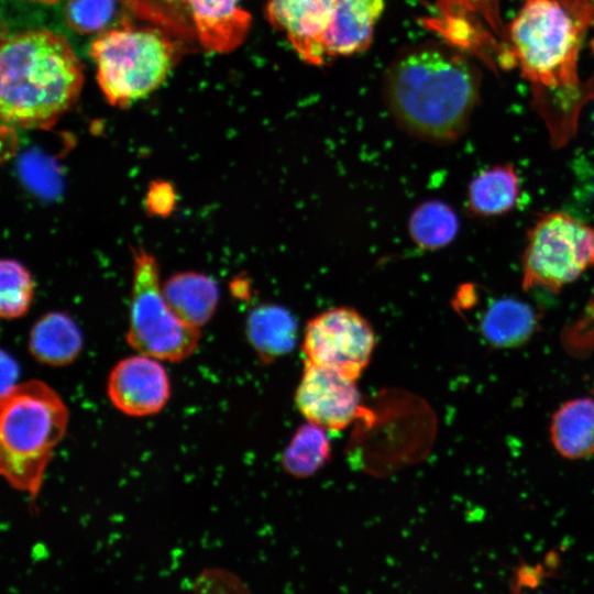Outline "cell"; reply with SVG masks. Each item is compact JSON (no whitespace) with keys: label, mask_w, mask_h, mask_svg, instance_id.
I'll list each match as a JSON object with an SVG mask.
<instances>
[{"label":"cell","mask_w":594,"mask_h":594,"mask_svg":"<svg viewBox=\"0 0 594 594\" xmlns=\"http://www.w3.org/2000/svg\"><path fill=\"white\" fill-rule=\"evenodd\" d=\"M330 443L322 427L307 422L293 436L282 457L285 471L306 477L319 470L328 460Z\"/></svg>","instance_id":"obj_21"},{"label":"cell","mask_w":594,"mask_h":594,"mask_svg":"<svg viewBox=\"0 0 594 594\" xmlns=\"http://www.w3.org/2000/svg\"><path fill=\"white\" fill-rule=\"evenodd\" d=\"M538 323V314L532 306L513 297H503L486 308L480 330L491 346L510 349L526 343Z\"/></svg>","instance_id":"obj_14"},{"label":"cell","mask_w":594,"mask_h":594,"mask_svg":"<svg viewBox=\"0 0 594 594\" xmlns=\"http://www.w3.org/2000/svg\"><path fill=\"white\" fill-rule=\"evenodd\" d=\"M114 0H68L65 13L68 25L81 34L102 31L114 14Z\"/></svg>","instance_id":"obj_23"},{"label":"cell","mask_w":594,"mask_h":594,"mask_svg":"<svg viewBox=\"0 0 594 594\" xmlns=\"http://www.w3.org/2000/svg\"><path fill=\"white\" fill-rule=\"evenodd\" d=\"M69 414L50 385L32 380L1 395L0 471L15 490L36 498Z\"/></svg>","instance_id":"obj_3"},{"label":"cell","mask_w":594,"mask_h":594,"mask_svg":"<svg viewBox=\"0 0 594 594\" xmlns=\"http://www.w3.org/2000/svg\"><path fill=\"white\" fill-rule=\"evenodd\" d=\"M520 180L509 164L495 165L475 175L468 186L466 208L474 217L490 218L512 211L520 198Z\"/></svg>","instance_id":"obj_16"},{"label":"cell","mask_w":594,"mask_h":594,"mask_svg":"<svg viewBox=\"0 0 594 594\" xmlns=\"http://www.w3.org/2000/svg\"><path fill=\"white\" fill-rule=\"evenodd\" d=\"M594 263V229L560 211L544 213L527 233L522 287L559 292Z\"/></svg>","instance_id":"obj_7"},{"label":"cell","mask_w":594,"mask_h":594,"mask_svg":"<svg viewBox=\"0 0 594 594\" xmlns=\"http://www.w3.org/2000/svg\"><path fill=\"white\" fill-rule=\"evenodd\" d=\"M31 1H36V2H42V3H55V2H58L59 0H31Z\"/></svg>","instance_id":"obj_26"},{"label":"cell","mask_w":594,"mask_h":594,"mask_svg":"<svg viewBox=\"0 0 594 594\" xmlns=\"http://www.w3.org/2000/svg\"><path fill=\"white\" fill-rule=\"evenodd\" d=\"M246 337L258 358L270 363L294 349L297 322L293 314L282 306L260 305L248 316Z\"/></svg>","instance_id":"obj_18"},{"label":"cell","mask_w":594,"mask_h":594,"mask_svg":"<svg viewBox=\"0 0 594 594\" xmlns=\"http://www.w3.org/2000/svg\"><path fill=\"white\" fill-rule=\"evenodd\" d=\"M376 345L369 320L356 309H327L306 323L302 336L305 364L336 370L358 380L367 367Z\"/></svg>","instance_id":"obj_8"},{"label":"cell","mask_w":594,"mask_h":594,"mask_svg":"<svg viewBox=\"0 0 594 594\" xmlns=\"http://www.w3.org/2000/svg\"><path fill=\"white\" fill-rule=\"evenodd\" d=\"M384 97L397 124L409 135L450 144L465 131L479 97L474 68L437 45L400 53L389 65Z\"/></svg>","instance_id":"obj_1"},{"label":"cell","mask_w":594,"mask_h":594,"mask_svg":"<svg viewBox=\"0 0 594 594\" xmlns=\"http://www.w3.org/2000/svg\"><path fill=\"white\" fill-rule=\"evenodd\" d=\"M162 292L174 314L197 328L211 319L219 300L216 282L196 272H182L170 276L162 285Z\"/></svg>","instance_id":"obj_15"},{"label":"cell","mask_w":594,"mask_h":594,"mask_svg":"<svg viewBox=\"0 0 594 594\" xmlns=\"http://www.w3.org/2000/svg\"><path fill=\"white\" fill-rule=\"evenodd\" d=\"M128 343L140 354L158 361L180 362L198 348L200 330L179 319L166 302L155 257L133 251Z\"/></svg>","instance_id":"obj_6"},{"label":"cell","mask_w":594,"mask_h":594,"mask_svg":"<svg viewBox=\"0 0 594 594\" xmlns=\"http://www.w3.org/2000/svg\"><path fill=\"white\" fill-rule=\"evenodd\" d=\"M107 394L112 405L127 416H153L169 399V377L158 360L132 355L118 362L110 372Z\"/></svg>","instance_id":"obj_10"},{"label":"cell","mask_w":594,"mask_h":594,"mask_svg":"<svg viewBox=\"0 0 594 594\" xmlns=\"http://www.w3.org/2000/svg\"><path fill=\"white\" fill-rule=\"evenodd\" d=\"M385 0H337L331 26L324 38L328 61L366 51Z\"/></svg>","instance_id":"obj_12"},{"label":"cell","mask_w":594,"mask_h":594,"mask_svg":"<svg viewBox=\"0 0 594 594\" xmlns=\"http://www.w3.org/2000/svg\"><path fill=\"white\" fill-rule=\"evenodd\" d=\"M176 193L173 186L164 180L152 182L146 197L145 207L152 216H167L175 206Z\"/></svg>","instance_id":"obj_24"},{"label":"cell","mask_w":594,"mask_h":594,"mask_svg":"<svg viewBox=\"0 0 594 594\" xmlns=\"http://www.w3.org/2000/svg\"><path fill=\"white\" fill-rule=\"evenodd\" d=\"M336 7L337 0H268L266 16L286 35L301 59L323 65L328 62L324 38Z\"/></svg>","instance_id":"obj_11"},{"label":"cell","mask_w":594,"mask_h":594,"mask_svg":"<svg viewBox=\"0 0 594 594\" xmlns=\"http://www.w3.org/2000/svg\"><path fill=\"white\" fill-rule=\"evenodd\" d=\"M82 65L67 40L46 29L1 41L0 114L10 128L46 129L77 101Z\"/></svg>","instance_id":"obj_2"},{"label":"cell","mask_w":594,"mask_h":594,"mask_svg":"<svg viewBox=\"0 0 594 594\" xmlns=\"http://www.w3.org/2000/svg\"><path fill=\"white\" fill-rule=\"evenodd\" d=\"M454 209L438 199L419 204L410 213L408 232L413 242L422 250L436 251L449 245L459 231Z\"/></svg>","instance_id":"obj_20"},{"label":"cell","mask_w":594,"mask_h":594,"mask_svg":"<svg viewBox=\"0 0 594 594\" xmlns=\"http://www.w3.org/2000/svg\"><path fill=\"white\" fill-rule=\"evenodd\" d=\"M90 55L101 91L120 108L161 86L176 62L174 44L161 32L130 25L102 32L92 42Z\"/></svg>","instance_id":"obj_5"},{"label":"cell","mask_w":594,"mask_h":594,"mask_svg":"<svg viewBox=\"0 0 594 594\" xmlns=\"http://www.w3.org/2000/svg\"><path fill=\"white\" fill-rule=\"evenodd\" d=\"M295 403L309 422L330 431L348 427L361 410L356 380L336 370L310 364H305Z\"/></svg>","instance_id":"obj_9"},{"label":"cell","mask_w":594,"mask_h":594,"mask_svg":"<svg viewBox=\"0 0 594 594\" xmlns=\"http://www.w3.org/2000/svg\"><path fill=\"white\" fill-rule=\"evenodd\" d=\"M1 372H2V395L12 389L16 383L18 366L15 361L2 351L1 354Z\"/></svg>","instance_id":"obj_25"},{"label":"cell","mask_w":594,"mask_h":594,"mask_svg":"<svg viewBox=\"0 0 594 594\" xmlns=\"http://www.w3.org/2000/svg\"><path fill=\"white\" fill-rule=\"evenodd\" d=\"M593 24L594 0H526L509 28L522 73L538 89L575 87L579 51Z\"/></svg>","instance_id":"obj_4"},{"label":"cell","mask_w":594,"mask_h":594,"mask_svg":"<svg viewBox=\"0 0 594 594\" xmlns=\"http://www.w3.org/2000/svg\"><path fill=\"white\" fill-rule=\"evenodd\" d=\"M34 297V282L29 271L14 260L0 264V315L15 319L25 315Z\"/></svg>","instance_id":"obj_22"},{"label":"cell","mask_w":594,"mask_h":594,"mask_svg":"<svg viewBox=\"0 0 594 594\" xmlns=\"http://www.w3.org/2000/svg\"><path fill=\"white\" fill-rule=\"evenodd\" d=\"M191 10L198 37L205 48L228 53L246 37L251 15L241 0H186Z\"/></svg>","instance_id":"obj_13"},{"label":"cell","mask_w":594,"mask_h":594,"mask_svg":"<svg viewBox=\"0 0 594 594\" xmlns=\"http://www.w3.org/2000/svg\"><path fill=\"white\" fill-rule=\"evenodd\" d=\"M550 436L564 458L581 459L594 453V400L578 398L563 404L553 415Z\"/></svg>","instance_id":"obj_19"},{"label":"cell","mask_w":594,"mask_h":594,"mask_svg":"<svg viewBox=\"0 0 594 594\" xmlns=\"http://www.w3.org/2000/svg\"><path fill=\"white\" fill-rule=\"evenodd\" d=\"M82 349V337L74 320L64 312H48L32 327L29 350L40 363L65 366L73 363Z\"/></svg>","instance_id":"obj_17"}]
</instances>
